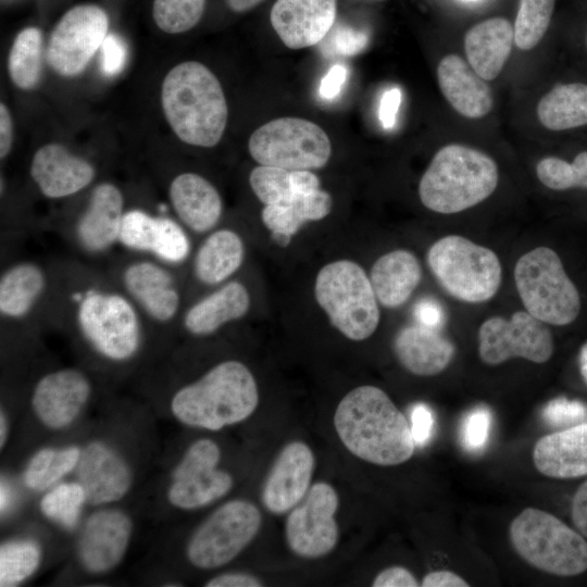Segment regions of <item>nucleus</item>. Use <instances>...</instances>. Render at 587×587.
<instances>
[{
	"label": "nucleus",
	"instance_id": "1",
	"mask_svg": "<svg viewBox=\"0 0 587 587\" xmlns=\"http://www.w3.org/2000/svg\"><path fill=\"white\" fill-rule=\"evenodd\" d=\"M334 427L345 448L358 459L379 466L409 461L415 450L411 425L380 388L363 385L339 401Z\"/></svg>",
	"mask_w": 587,
	"mask_h": 587
},
{
	"label": "nucleus",
	"instance_id": "2",
	"mask_svg": "<svg viewBox=\"0 0 587 587\" xmlns=\"http://www.w3.org/2000/svg\"><path fill=\"white\" fill-rule=\"evenodd\" d=\"M259 399L252 372L240 361L226 360L177 389L171 412L186 426L216 432L249 419Z\"/></svg>",
	"mask_w": 587,
	"mask_h": 587
},
{
	"label": "nucleus",
	"instance_id": "3",
	"mask_svg": "<svg viewBox=\"0 0 587 587\" xmlns=\"http://www.w3.org/2000/svg\"><path fill=\"white\" fill-rule=\"evenodd\" d=\"M164 115L184 142L211 148L222 138L228 117L227 102L216 76L195 61L174 66L162 83Z\"/></svg>",
	"mask_w": 587,
	"mask_h": 587
},
{
	"label": "nucleus",
	"instance_id": "4",
	"mask_svg": "<svg viewBox=\"0 0 587 587\" xmlns=\"http://www.w3.org/2000/svg\"><path fill=\"white\" fill-rule=\"evenodd\" d=\"M498 178L497 164L488 154L452 143L434 155L420 180L419 196L428 210L453 214L487 199Z\"/></svg>",
	"mask_w": 587,
	"mask_h": 587
},
{
	"label": "nucleus",
	"instance_id": "5",
	"mask_svg": "<svg viewBox=\"0 0 587 587\" xmlns=\"http://www.w3.org/2000/svg\"><path fill=\"white\" fill-rule=\"evenodd\" d=\"M75 323L84 340L112 362L133 359L142 344V323L135 302L126 295L100 288L80 292Z\"/></svg>",
	"mask_w": 587,
	"mask_h": 587
},
{
	"label": "nucleus",
	"instance_id": "6",
	"mask_svg": "<svg viewBox=\"0 0 587 587\" xmlns=\"http://www.w3.org/2000/svg\"><path fill=\"white\" fill-rule=\"evenodd\" d=\"M514 551L530 566L557 576L587 571V541L553 514L526 508L509 527Z\"/></svg>",
	"mask_w": 587,
	"mask_h": 587
},
{
	"label": "nucleus",
	"instance_id": "7",
	"mask_svg": "<svg viewBox=\"0 0 587 587\" xmlns=\"http://www.w3.org/2000/svg\"><path fill=\"white\" fill-rule=\"evenodd\" d=\"M314 296L333 326L348 339L362 341L375 333L380 317L378 301L358 263L338 260L324 265L315 279Z\"/></svg>",
	"mask_w": 587,
	"mask_h": 587
},
{
	"label": "nucleus",
	"instance_id": "8",
	"mask_svg": "<svg viewBox=\"0 0 587 587\" xmlns=\"http://www.w3.org/2000/svg\"><path fill=\"white\" fill-rule=\"evenodd\" d=\"M427 264L441 288L466 303L490 300L501 284L497 254L462 236L449 235L433 243Z\"/></svg>",
	"mask_w": 587,
	"mask_h": 587
},
{
	"label": "nucleus",
	"instance_id": "9",
	"mask_svg": "<svg viewBox=\"0 0 587 587\" xmlns=\"http://www.w3.org/2000/svg\"><path fill=\"white\" fill-rule=\"evenodd\" d=\"M514 280L526 311L534 317L557 326L577 319L580 296L554 250L538 247L523 254L515 264Z\"/></svg>",
	"mask_w": 587,
	"mask_h": 587
},
{
	"label": "nucleus",
	"instance_id": "10",
	"mask_svg": "<svg viewBox=\"0 0 587 587\" xmlns=\"http://www.w3.org/2000/svg\"><path fill=\"white\" fill-rule=\"evenodd\" d=\"M262 525L258 507L233 499L213 511L191 534L186 546L190 564L213 570L237 558L254 539Z\"/></svg>",
	"mask_w": 587,
	"mask_h": 587
},
{
	"label": "nucleus",
	"instance_id": "11",
	"mask_svg": "<svg viewBox=\"0 0 587 587\" xmlns=\"http://www.w3.org/2000/svg\"><path fill=\"white\" fill-rule=\"evenodd\" d=\"M248 149L260 165L288 171L321 168L332 154L323 128L299 117H279L260 126L250 136Z\"/></svg>",
	"mask_w": 587,
	"mask_h": 587
},
{
	"label": "nucleus",
	"instance_id": "12",
	"mask_svg": "<svg viewBox=\"0 0 587 587\" xmlns=\"http://www.w3.org/2000/svg\"><path fill=\"white\" fill-rule=\"evenodd\" d=\"M221 455L220 446L210 438L189 445L172 472L166 491L168 502L180 510H196L226 496L234 478L218 467Z\"/></svg>",
	"mask_w": 587,
	"mask_h": 587
},
{
	"label": "nucleus",
	"instance_id": "13",
	"mask_svg": "<svg viewBox=\"0 0 587 587\" xmlns=\"http://www.w3.org/2000/svg\"><path fill=\"white\" fill-rule=\"evenodd\" d=\"M553 350L550 329L527 311H516L510 319L489 317L478 329V353L487 365H499L514 358L545 363Z\"/></svg>",
	"mask_w": 587,
	"mask_h": 587
},
{
	"label": "nucleus",
	"instance_id": "14",
	"mask_svg": "<svg viewBox=\"0 0 587 587\" xmlns=\"http://www.w3.org/2000/svg\"><path fill=\"white\" fill-rule=\"evenodd\" d=\"M338 508L339 497L330 484L311 485L305 497L288 512L285 537L289 549L303 559L329 554L339 540Z\"/></svg>",
	"mask_w": 587,
	"mask_h": 587
},
{
	"label": "nucleus",
	"instance_id": "15",
	"mask_svg": "<svg viewBox=\"0 0 587 587\" xmlns=\"http://www.w3.org/2000/svg\"><path fill=\"white\" fill-rule=\"evenodd\" d=\"M109 18L95 4L70 9L54 26L46 51L49 65L60 75L80 74L108 35Z\"/></svg>",
	"mask_w": 587,
	"mask_h": 587
},
{
	"label": "nucleus",
	"instance_id": "16",
	"mask_svg": "<svg viewBox=\"0 0 587 587\" xmlns=\"http://www.w3.org/2000/svg\"><path fill=\"white\" fill-rule=\"evenodd\" d=\"M134 523L115 508L93 512L85 521L77 542V558L83 569L93 575L111 572L124 559Z\"/></svg>",
	"mask_w": 587,
	"mask_h": 587
},
{
	"label": "nucleus",
	"instance_id": "17",
	"mask_svg": "<svg viewBox=\"0 0 587 587\" xmlns=\"http://www.w3.org/2000/svg\"><path fill=\"white\" fill-rule=\"evenodd\" d=\"M92 392L87 375L75 367L49 372L36 383L30 398L34 414L52 430L68 427L83 412Z\"/></svg>",
	"mask_w": 587,
	"mask_h": 587
},
{
	"label": "nucleus",
	"instance_id": "18",
	"mask_svg": "<svg viewBox=\"0 0 587 587\" xmlns=\"http://www.w3.org/2000/svg\"><path fill=\"white\" fill-rule=\"evenodd\" d=\"M118 243L126 249L149 253L164 264H180L190 253L184 227L164 215L140 209L125 211Z\"/></svg>",
	"mask_w": 587,
	"mask_h": 587
},
{
	"label": "nucleus",
	"instance_id": "19",
	"mask_svg": "<svg viewBox=\"0 0 587 587\" xmlns=\"http://www.w3.org/2000/svg\"><path fill=\"white\" fill-rule=\"evenodd\" d=\"M314 467V453L304 441L294 440L285 445L262 486L264 508L275 515L288 513L309 491Z\"/></svg>",
	"mask_w": 587,
	"mask_h": 587
},
{
	"label": "nucleus",
	"instance_id": "20",
	"mask_svg": "<svg viewBox=\"0 0 587 587\" xmlns=\"http://www.w3.org/2000/svg\"><path fill=\"white\" fill-rule=\"evenodd\" d=\"M75 471L87 502L93 505L120 501L133 485L129 464L113 447L101 440L90 441L82 449Z\"/></svg>",
	"mask_w": 587,
	"mask_h": 587
},
{
	"label": "nucleus",
	"instance_id": "21",
	"mask_svg": "<svg viewBox=\"0 0 587 587\" xmlns=\"http://www.w3.org/2000/svg\"><path fill=\"white\" fill-rule=\"evenodd\" d=\"M337 0H277L271 24L289 49L320 43L336 22Z\"/></svg>",
	"mask_w": 587,
	"mask_h": 587
},
{
	"label": "nucleus",
	"instance_id": "22",
	"mask_svg": "<svg viewBox=\"0 0 587 587\" xmlns=\"http://www.w3.org/2000/svg\"><path fill=\"white\" fill-rule=\"evenodd\" d=\"M122 283L127 296L151 320L166 324L176 316L180 296L173 275L162 262L136 260L127 264Z\"/></svg>",
	"mask_w": 587,
	"mask_h": 587
},
{
	"label": "nucleus",
	"instance_id": "23",
	"mask_svg": "<svg viewBox=\"0 0 587 587\" xmlns=\"http://www.w3.org/2000/svg\"><path fill=\"white\" fill-rule=\"evenodd\" d=\"M124 213L121 190L111 183L97 185L75 226L78 245L91 254L111 249L118 243Z\"/></svg>",
	"mask_w": 587,
	"mask_h": 587
},
{
	"label": "nucleus",
	"instance_id": "24",
	"mask_svg": "<svg viewBox=\"0 0 587 587\" xmlns=\"http://www.w3.org/2000/svg\"><path fill=\"white\" fill-rule=\"evenodd\" d=\"M30 175L45 197L59 199L87 187L95 177V168L62 145L49 143L34 154Z\"/></svg>",
	"mask_w": 587,
	"mask_h": 587
},
{
	"label": "nucleus",
	"instance_id": "25",
	"mask_svg": "<svg viewBox=\"0 0 587 587\" xmlns=\"http://www.w3.org/2000/svg\"><path fill=\"white\" fill-rule=\"evenodd\" d=\"M533 462L544 476L571 479L587 476V422L537 440Z\"/></svg>",
	"mask_w": 587,
	"mask_h": 587
},
{
	"label": "nucleus",
	"instance_id": "26",
	"mask_svg": "<svg viewBox=\"0 0 587 587\" xmlns=\"http://www.w3.org/2000/svg\"><path fill=\"white\" fill-rule=\"evenodd\" d=\"M437 79L442 95L461 115L479 118L491 111L494 99L487 80L461 57L442 58L437 66Z\"/></svg>",
	"mask_w": 587,
	"mask_h": 587
},
{
	"label": "nucleus",
	"instance_id": "27",
	"mask_svg": "<svg viewBox=\"0 0 587 587\" xmlns=\"http://www.w3.org/2000/svg\"><path fill=\"white\" fill-rule=\"evenodd\" d=\"M173 210L179 221L195 233H207L220 221L223 204L216 188L196 173L176 176L168 188Z\"/></svg>",
	"mask_w": 587,
	"mask_h": 587
},
{
	"label": "nucleus",
	"instance_id": "28",
	"mask_svg": "<svg viewBox=\"0 0 587 587\" xmlns=\"http://www.w3.org/2000/svg\"><path fill=\"white\" fill-rule=\"evenodd\" d=\"M394 350L408 372L424 377L444 372L454 355V347L447 338L420 324L399 330Z\"/></svg>",
	"mask_w": 587,
	"mask_h": 587
},
{
	"label": "nucleus",
	"instance_id": "29",
	"mask_svg": "<svg viewBox=\"0 0 587 587\" xmlns=\"http://www.w3.org/2000/svg\"><path fill=\"white\" fill-rule=\"evenodd\" d=\"M514 29L504 17H491L471 27L464 36L469 64L485 80L495 79L512 50Z\"/></svg>",
	"mask_w": 587,
	"mask_h": 587
},
{
	"label": "nucleus",
	"instance_id": "30",
	"mask_svg": "<svg viewBox=\"0 0 587 587\" xmlns=\"http://www.w3.org/2000/svg\"><path fill=\"white\" fill-rule=\"evenodd\" d=\"M249 308L250 296L247 288L233 280L192 304L186 311L183 324L193 336H208L226 323L241 319Z\"/></svg>",
	"mask_w": 587,
	"mask_h": 587
},
{
	"label": "nucleus",
	"instance_id": "31",
	"mask_svg": "<svg viewBox=\"0 0 587 587\" xmlns=\"http://www.w3.org/2000/svg\"><path fill=\"white\" fill-rule=\"evenodd\" d=\"M421 278L417 258L408 250L398 249L375 261L370 280L377 301L385 308L395 309L408 301Z\"/></svg>",
	"mask_w": 587,
	"mask_h": 587
},
{
	"label": "nucleus",
	"instance_id": "32",
	"mask_svg": "<svg viewBox=\"0 0 587 587\" xmlns=\"http://www.w3.org/2000/svg\"><path fill=\"white\" fill-rule=\"evenodd\" d=\"M332 207L330 195L316 189L308 193H295L285 202L264 205L261 216L277 242L286 246L303 223L324 218Z\"/></svg>",
	"mask_w": 587,
	"mask_h": 587
},
{
	"label": "nucleus",
	"instance_id": "33",
	"mask_svg": "<svg viewBox=\"0 0 587 587\" xmlns=\"http://www.w3.org/2000/svg\"><path fill=\"white\" fill-rule=\"evenodd\" d=\"M47 287L42 267L33 261H21L7 267L0 277V314L7 320L29 315Z\"/></svg>",
	"mask_w": 587,
	"mask_h": 587
},
{
	"label": "nucleus",
	"instance_id": "34",
	"mask_svg": "<svg viewBox=\"0 0 587 587\" xmlns=\"http://www.w3.org/2000/svg\"><path fill=\"white\" fill-rule=\"evenodd\" d=\"M245 246L232 229H218L201 243L193 259V273L205 285H217L229 278L242 264Z\"/></svg>",
	"mask_w": 587,
	"mask_h": 587
},
{
	"label": "nucleus",
	"instance_id": "35",
	"mask_svg": "<svg viewBox=\"0 0 587 587\" xmlns=\"http://www.w3.org/2000/svg\"><path fill=\"white\" fill-rule=\"evenodd\" d=\"M537 115L550 130H565L587 124V85L561 84L538 102Z\"/></svg>",
	"mask_w": 587,
	"mask_h": 587
},
{
	"label": "nucleus",
	"instance_id": "36",
	"mask_svg": "<svg viewBox=\"0 0 587 587\" xmlns=\"http://www.w3.org/2000/svg\"><path fill=\"white\" fill-rule=\"evenodd\" d=\"M80 454L82 449L77 446L39 449L32 455L25 467L23 473L24 484L35 491L51 488L62 477L76 469Z\"/></svg>",
	"mask_w": 587,
	"mask_h": 587
},
{
	"label": "nucleus",
	"instance_id": "37",
	"mask_svg": "<svg viewBox=\"0 0 587 587\" xmlns=\"http://www.w3.org/2000/svg\"><path fill=\"white\" fill-rule=\"evenodd\" d=\"M42 34L37 27L22 29L15 37L10 55L9 73L15 86L32 89L39 80L41 71Z\"/></svg>",
	"mask_w": 587,
	"mask_h": 587
},
{
	"label": "nucleus",
	"instance_id": "38",
	"mask_svg": "<svg viewBox=\"0 0 587 587\" xmlns=\"http://www.w3.org/2000/svg\"><path fill=\"white\" fill-rule=\"evenodd\" d=\"M41 561L40 547L33 540H9L0 546V586H16L30 577Z\"/></svg>",
	"mask_w": 587,
	"mask_h": 587
},
{
	"label": "nucleus",
	"instance_id": "39",
	"mask_svg": "<svg viewBox=\"0 0 587 587\" xmlns=\"http://www.w3.org/2000/svg\"><path fill=\"white\" fill-rule=\"evenodd\" d=\"M86 502L87 497L82 484L77 480L66 482L49 488L41 498L39 508L48 519L66 528H73Z\"/></svg>",
	"mask_w": 587,
	"mask_h": 587
},
{
	"label": "nucleus",
	"instance_id": "40",
	"mask_svg": "<svg viewBox=\"0 0 587 587\" xmlns=\"http://www.w3.org/2000/svg\"><path fill=\"white\" fill-rule=\"evenodd\" d=\"M555 0H520L514 23V42L521 50H530L546 34Z\"/></svg>",
	"mask_w": 587,
	"mask_h": 587
},
{
	"label": "nucleus",
	"instance_id": "41",
	"mask_svg": "<svg viewBox=\"0 0 587 587\" xmlns=\"http://www.w3.org/2000/svg\"><path fill=\"white\" fill-rule=\"evenodd\" d=\"M538 179L553 190L587 188V151L579 152L572 163L557 157L541 159L536 166Z\"/></svg>",
	"mask_w": 587,
	"mask_h": 587
},
{
	"label": "nucleus",
	"instance_id": "42",
	"mask_svg": "<svg viewBox=\"0 0 587 587\" xmlns=\"http://www.w3.org/2000/svg\"><path fill=\"white\" fill-rule=\"evenodd\" d=\"M207 0H154L152 15L158 27L167 34L191 29L203 15Z\"/></svg>",
	"mask_w": 587,
	"mask_h": 587
},
{
	"label": "nucleus",
	"instance_id": "43",
	"mask_svg": "<svg viewBox=\"0 0 587 587\" xmlns=\"http://www.w3.org/2000/svg\"><path fill=\"white\" fill-rule=\"evenodd\" d=\"M249 183L257 198L264 204H277L289 200L294 195L291 171L259 165L249 176Z\"/></svg>",
	"mask_w": 587,
	"mask_h": 587
},
{
	"label": "nucleus",
	"instance_id": "44",
	"mask_svg": "<svg viewBox=\"0 0 587 587\" xmlns=\"http://www.w3.org/2000/svg\"><path fill=\"white\" fill-rule=\"evenodd\" d=\"M369 40L366 32L337 23L321 41V50L328 57H353L365 50Z\"/></svg>",
	"mask_w": 587,
	"mask_h": 587
},
{
	"label": "nucleus",
	"instance_id": "45",
	"mask_svg": "<svg viewBox=\"0 0 587 587\" xmlns=\"http://www.w3.org/2000/svg\"><path fill=\"white\" fill-rule=\"evenodd\" d=\"M492 416L487 408L473 409L464 417L460 430L462 446L471 452L484 449L488 441Z\"/></svg>",
	"mask_w": 587,
	"mask_h": 587
},
{
	"label": "nucleus",
	"instance_id": "46",
	"mask_svg": "<svg viewBox=\"0 0 587 587\" xmlns=\"http://www.w3.org/2000/svg\"><path fill=\"white\" fill-rule=\"evenodd\" d=\"M544 417L550 425L557 427L573 426L587 422V408L577 401L555 399L545 408Z\"/></svg>",
	"mask_w": 587,
	"mask_h": 587
},
{
	"label": "nucleus",
	"instance_id": "47",
	"mask_svg": "<svg viewBox=\"0 0 587 587\" xmlns=\"http://www.w3.org/2000/svg\"><path fill=\"white\" fill-rule=\"evenodd\" d=\"M101 71L107 76L118 74L127 61V47L116 34L109 33L101 43Z\"/></svg>",
	"mask_w": 587,
	"mask_h": 587
},
{
	"label": "nucleus",
	"instance_id": "48",
	"mask_svg": "<svg viewBox=\"0 0 587 587\" xmlns=\"http://www.w3.org/2000/svg\"><path fill=\"white\" fill-rule=\"evenodd\" d=\"M434 415L432 410L423 404H416L411 413V430L416 446L425 445L432 437Z\"/></svg>",
	"mask_w": 587,
	"mask_h": 587
},
{
	"label": "nucleus",
	"instance_id": "49",
	"mask_svg": "<svg viewBox=\"0 0 587 587\" xmlns=\"http://www.w3.org/2000/svg\"><path fill=\"white\" fill-rule=\"evenodd\" d=\"M373 587H417L419 580L408 569L395 565L380 571L372 583Z\"/></svg>",
	"mask_w": 587,
	"mask_h": 587
},
{
	"label": "nucleus",
	"instance_id": "50",
	"mask_svg": "<svg viewBox=\"0 0 587 587\" xmlns=\"http://www.w3.org/2000/svg\"><path fill=\"white\" fill-rule=\"evenodd\" d=\"M401 99V90L398 87L387 89L382 95L378 108V117L384 128L390 129L396 125Z\"/></svg>",
	"mask_w": 587,
	"mask_h": 587
},
{
	"label": "nucleus",
	"instance_id": "51",
	"mask_svg": "<svg viewBox=\"0 0 587 587\" xmlns=\"http://www.w3.org/2000/svg\"><path fill=\"white\" fill-rule=\"evenodd\" d=\"M348 71L342 64L333 65L321 79L319 95L324 100H333L339 96L347 79Z\"/></svg>",
	"mask_w": 587,
	"mask_h": 587
},
{
	"label": "nucleus",
	"instance_id": "52",
	"mask_svg": "<svg viewBox=\"0 0 587 587\" xmlns=\"http://www.w3.org/2000/svg\"><path fill=\"white\" fill-rule=\"evenodd\" d=\"M207 587H261L263 582L249 573L230 572L223 573L210 578L205 584Z\"/></svg>",
	"mask_w": 587,
	"mask_h": 587
},
{
	"label": "nucleus",
	"instance_id": "53",
	"mask_svg": "<svg viewBox=\"0 0 587 587\" xmlns=\"http://www.w3.org/2000/svg\"><path fill=\"white\" fill-rule=\"evenodd\" d=\"M414 316L419 324L437 329L444 322V311L437 301L423 299L415 304Z\"/></svg>",
	"mask_w": 587,
	"mask_h": 587
},
{
	"label": "nucleus",
	"instance_id": "54",
	"mask_svg": "<svg viewBox=\"0 0 587 587\" xmlns=\"http://www.w3.org/2000/svg\"><path fill=\"white\" fill-rule=\"evenodd\" d=\"M571 516L575 528L587 538V480L579 486L573 497Z\"/></svg>",
	"mask_w": 587,
	"mask_h": 587
},
{
	"label": "nucleus",
	"instance_id": "55",
	"mask_svg": "<svg viewBox=\"0 0 587 587\" xmlns=\"http://www.w3.org/2000/svg\"><path fill=\"white\" fill-rule=\"evenodd\" d=\"M420 586L423 587H467L470 584L459 574L448 571L438 570L427 573Z\"/></svg>",
	"mask_w": 587,
	"mask_h": 587
},
{
	"label": "nucleus",
	"instance_id": "56",
	"mask_svg": "<svg viewBox=\"0 0 587 587\" xmlns=\"http://www.w3.org/2000/svg\"><path fill=\"white\" fill-rule=\"evenodd\" d=\"M13 142V124L11 114L8 108L1 103L0 104V158L4 159L11 148Z\"/></svg>",
	"mask_w": 587,
	"mask_h": 587
},
{
	"label": "nucleus",
	"instance_id": "57",
	"mask_svg": "<svg viewBox=\"0 0 587 587\" xmlns=\"http://www.w3.org/2000/svg\"><path fill=\"white\" fill-rule=\"evenodd\" d=\"M291 183L295 193H308L320 189V179L310 170L291 171Z\"/></svg>",
	"mask_w": 587,
	"mask_h": 587
},
{
	"label": "nucleus",
	"instance_id": "58",
	"mask_svg": "<svg viewBox=\"0 0 587 587\" xmlns=\"http://www.w3.org/2000/svg\"><path fill=\"white\" fill-rule=\"evenodd\" d=\"M262 1L263 0H226V3L234 12H246L260 4Z\"/></svg>",
	"mask_w": 587,
	"mask_h": 587
},
{
	"label": "nucleus",
	"instance_id": "59",
	"mask_svg": "<svg viewBox=\"0 0 587 587\" xmlns=\"http://www.w3.org/2000/svg\"><path fill=\"white\" fill-rule=\"evenodd\" d=\"M9 436V420L5 411L1 409L0 411V448L3 449V447L7 444Z\"/></svg>",
	"mask_w": 587,
	"mask_h": 587
},
{
	"label": "nucleus",
	"instance_id": "60",
	"mask_svg": "<svg viewBox=\"0 0 587 587\" xmlns=\"http://www.w3.org/2000/svg\"><path fill=\"white\" fill-rule=\"evenodd\" d=\"M0 495H1L0 496L1 512H3V510L8 507V498H9L7 486L3 485V483L1 484Z\"/></svg>",
	"mask_w": 587,
	"mask_h": 587
},
{
	"label": "nucleus",
	"instance_id": "61",
	"mask_svg": "<svg viewBox=\"0 0 587 587\" xmlns=\"http://www.w3.org/2000/svg\"><path fill=\"white\" fill-rule=\"evenodd\" d=\"M582 370H583L584 376H585V378L587 380V347L584 350L583 358H582Z\"/></svg>",
	"mask_w": 587,
	"mask_h": 587
},
{
	"label": "nucleus",
	"instance_id": "62",
	"mask_svg": "<svg viewBox=\"0 0 587 587\" xmlns=\"http://www.w3.org/2000/svg\"><path fill=\"white\" fill-rule=\"evenodd\" d=\"M467 1H476V0H467Z\"/></svg>",
	"mask_w": 587,
	"mask_h": 587
}]
</instances>
